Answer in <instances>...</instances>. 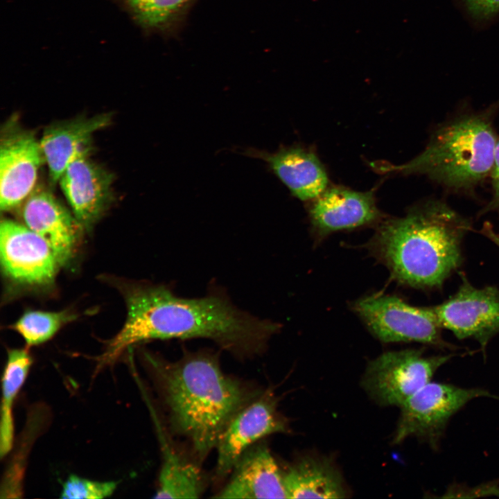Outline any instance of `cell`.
I'll return each instance as SVG.
<instances>
[{"mask_svg": "<svg viewBox=\"0 0 499 499\" xmlns=\"http://www.w3.org/2000/svg\"><path fill=\"white\" fill-rule=\"evenodd\" d=\"M126 302V321L100 356L101 365L114 362L130 346L152 340L209 339L238 357H250L264 351L281 328L218 292L185 298L164 285H138L128 289Z\"/></svg>", "mask_w": 499, "mask_h": 499, "instance_id": "obj_1", "label": "cell"}, {"mask_svg": "<svg viewBox=\"0 0 499 499\" xmlns=\"http://www.w3.org/2000/svg\"><path fill=\"white\" fill-rule=\"evenodd\" d=\"M173 431L189 443L199 462L216 448L221 433L261 392L225 373L209 351L168 361L147 356Z\"/></svg>", "mask_w": 499, "mask_h": 499, "instance_id": "obj_2", "label": "cell"}, {"mask_svg": "<svg viewBox=\"0 0 499 499\" xmlns=\"http://www.w3.org/2000/svg\"><path fill=\"white\" fill-rule=\"evenodd\" d=\"M471 222L443 200L419 203L401 218L383 221L368 243L394 279L415 288L441 286L462 261Z\"/></svg>", "mask_w": 499, "mask_h": 499, "instance_id": "obj_3", "label": "cell"}, {"mask_svg": "<svg viewBox=\"0 0 499 499\" xmlns=\"http://www.w3.org/2000/svg\"><path fill=\"white\" fill-rule=\"evenodd\" d=\"M499 99L482 111L466 112L437 128L423 150L399 165L374 162L381 173L422 175L456 193L472 194L493 168L498 139L494 119Z\"/></svg>", "mask_w": 499, "mask_h": 499, "instance_id": "obj_4", "label": "cell"}, {"mask_svg": "<svg viewBox=\"0 0 499 499\" xmlns=\"http://www.w3.org/2000/svg\"><path fill=\"white\" fill-rule=\"evenodd\" d=\"M451 357H426L417 349L386 352L370 362L362 384L380 405L401 407L430 383L436 371Z\"/></svg>", "mask_w": 499, "mask_h": 499, "instance_id": "obj_5", "label": "cell"}, {"mask_svg": "<svg viewBox=\"0 0 499 499\" xmlns=\"http://www.w3.org/2000/svg\"><path fill=\"white\" fill-rule=\"evenodd\" d=\"M482 396L494 397L483 389L428 383L401 407L393 443L414 436L436 448L449 419L470 401Z\"/></svg>", "mask_w": 499, "mask_h": 499, "instance_id": "obj_6", "label": "cell"}, {"mask_svg": "<svg viewBox=\"0 0 499 499\" xmlns=\"http://www.w3.org/2000/svg\"><path fill=\"white\" fill-rule=\"evenodd\" d=\"M370 331L384 342H417L450 347L430 307L410 305L396 296L372 295L353 304Z\"/></svg>", "mask_w": 499, "mask_h": 499, "instance_id": "obj_7", "label": "cell"}, {"mask_svg": "<svg viewBox=\"0 0 499 499\" xmlns=\"http://www.w3.org/2000/svg\"><path fill=\"white\" fill-rule=\"evenodd\" d=\"M44 161L40 139L15 119L2 127L0 140V207L8 211L21 205L36 188Z\"/></svg>", "mask_w": 499, "mask_h": 499, "instance_id": "obj_8", "label": "cell"}, {"mask_svg": "<svg viewBox=\"0 0 499 499\" xmlns=\"http://www.w3.org/2000/svg\"><path fill=\"white\" fill-rule=\"evenodd\" d=\"M288 430V422L279 412L273 394L260 393L235 414L219 437L215 448L216 480L227 477L242 454L261 439Z\"/></svg>", "mask_w": 499, "mask_h": 499, "instance_id": "obj_9", "label": "cell"}, {"mask_svg": "<svg viewBox=\"0 0 499 499\" xmlns=\"http://www.w3.org/2000/svg\"><path fill=\"white\" fill-rule=\"evenodd\" d=\"M462 277L455 294L430 308L441 328L458 339H475L484 350L499 333V290L494 286L476 288Z\"/></svg>", "mask_w": 499, "mask_h": 499, "instance_id": "obj_10", "label": "cell"}, {"mask_svg": "<svg viewBox=\"0 0 499 499\" xmlns=\"http://www.w3.org/2000/svg\"><path fill=\"white\" fill-rule=\"evenodd\" d=\"M0 251L5 274L23 286L50 285L61 265L44 238L25 225L10 219L1 221Z\"/></svg>", "mask_w": 499, "mask_h": 499, "instance_id": "obj_11", "label": "cell"}, {"mask_svg": "<svg viewBox=\"0 0 499 499\" xmlns=\"http://www.w3.org/2000/svg\"><path fill=\"white\" fill-rule=\"evenodd\" d=\"M90 151L77 157L58 183L72 213L82 227L89 228L113 200V174L89 157Z\"/></svg>", "mask_w": 499, "mask_h": 499, "instance_id": "obj_12", "label": "cell"}, {"mask_svg": "<svg viewBox=\"0 0 499 499\" xmlns=\"http://www.w3.org/2000/svg\"><path fill=\"white\" fill-rule=\"evenodd\" d=\"M309 217L313 229L319 236L379 222L374 192L357 191L344 186H328L311 201Z\"/></svg>", "mask_w": 499, "mask_h": 499, "instance_id": "obj_13", "label": "cell"}, {"mask_svg": "<svg viewBox=\"0 0 499 499\" xmlns=\"http://www.w3.org/2000/svg\"><path fill=\"white\" fill-rule=\"evenodd\" d=\"M21 217L49 244L61 265L71 259L82 226L49 190L36 187L22 204Z\"/></svg>", "mask_w": 499, "mask_h": 499, "instance_id": "obj_14", "label": "cell"}, {"mask_svg": "<svg viewBox=\"0 0 499 499\" xmlns=\"http://www.w3.org/2000/svg\"><path fill=\"white\" fill-rule=\"evenodd\" d=\"M217 498H287L283 472L265 444L246 450L229 473Z\"/></svg>", "mask_w": 499, "mask_h": 499, "instance_id": "obj_15", "label": "cell"}, {"mask_svg": "<svg viewBox=\"0 0 499 499\" xmlns=\"http://www.w3.org/2000/svg\"><path fill=\"white\" fill-rule=\"evenodd\" d=\"M108 113L91 117H77L55 122L44 129L40 139L51 183L58 181L69 165L80 154L92 149L94 133L110 125Z\"/></svg>", "mask_w": 499, "mask_h": 499, "instance_id": "obj_16", "label": "cell"}, {"mask_svg": "<svg viewBox=\"0 0 499 499\" xmlns=\"http://www.w3.org/2000/svg\"><path fill=\"white\" fill-rule=\"evenodd\" d=\"M245 155L265 161L291 193L302 201H312L329 186L326 170L310 149L296 145L272 153L248 149Z\"/></svg>", "mask_w": 499, "mask_h": 499, "instance_id": "obj_17", "label": "cell"}, {"mask_svg": "<svg viewBox=\"0 0 499 499\" xmlns=\"http://www.w3.org/2000/svg\"><path fill=\"white\" fill-rule=\"evenodd\" d=\"M287 498H343L348 492L340 473L332 461L304 455L283 473Z\"/></svg>", "mask_w": 499, "mask_h": 499, "instance_id": "obj_18", "label": "cell"}, {"mask_svg": "<svg viewBox=\"0 0 499 499\" xmlns=\"http://www.w3.org/2000/svg\"><path fill=\"white\" fill-rule=\"evenodd\" d=\"M162 463L156 498H198L204 489L202 473L192 460L175 448L159 429Z\"/></svg>", "mask_w": 499, "mask_h": 499, "instance_id": "obj_19", "label": "cell"}, {"mask_svg": "<svg viewBox=\"0 0 499 499\" xmlns=\"http://www.w3.org/2000/svg\"><path fill=\"white\" fill-rule=\"evenodd\" d=\"M32 358L27 349H10L2 379V401L0 423V455L2 458L10 450L14 437L12 406L24 384Z\"/></svg>", "mask_w": 499, "mask_h": 499, "instance_id": "obj_20", "label": "cell"}, {"mask_svg": "<svg viewBox=\"0 0 499 499\" xmlns=\"http://www.w3.org/2000/svg\"><path fill=\"white\" fill-rule=\"evenodd\" d=\"M143 28L173 33L184 22L196 0H125Z\"/></svg>", "mask_w": 499, "mask_h": 499, "instance_id": "obj_21", "label": "cell"}, {"mask_svg": "<svg viewBox=\"0 0 499 499\" xmlns=\"http://www.w3.org/2000/svg\"><path fill=\"white\" fill-rule=\"evenodd\" d=\"M75 318L76 315L67 310L59 312L28 310L12 326V328L21 335L27 345L33 346L47 341L62 326Z\"/></svg>", "mask_w": 499, "mask_h": 499, "instance_id": "obj_22", "label": "cell"}, {"mask_svg": "<svg viewBox=\"0 0 499 499\" xmlns=\"http://www.w3.org/2000/svg\"><path fill=\"white\" fill-rule=\"evenodd\" d=\"M116 482H98L71 475L62 484L60 497L68 499H100L110 496Z\"/></svg>", "mask_w": 499, "mask_h": 499, "instance_id": "obj_23", "label": "cell"}, {"mask_svg": "<svg viewBox=\"0 0 499 499\" xmlns=\"http://www.w3.org/2000/svg\"><path fill=\"white\" fill-rule=\"evenodd\" d=\"M466 12L478 22L493 19L499 15V0H460Z\"/></svg>", "mask_w": 499, "mask_h": 499, "instance_id": "obj_24", "label": "cell"}, {"mask_svg": "<svg viewBox=\"0 0 499 499\" xmlns=\"http://www.w3.org/2000/svg\"><path fill=\"white\" fill-rule=\"evenodd\" d=\"M491 184V198L480 211L479 216L490 211H499V137L496 143L492 170L489 177Z\"/></svg>", "mask_w": 499, "mask_h": 499, "instance_id": "obj_25", "label": "cell"}, {"mask_svg": "<svg viewBox=\"0 0 499 499\" xmlns=\"http://www.w3.org/2000/svg\"><path fill=\"white\" fill-rule=\"evenodd\" d=\"M480 232L499 247V231H496L490 222H484Z\"/></svg>", "mask_w": 499, "mask_h": 499, "instance_id": "obj_26", "label": "cell"}]
</instances>
